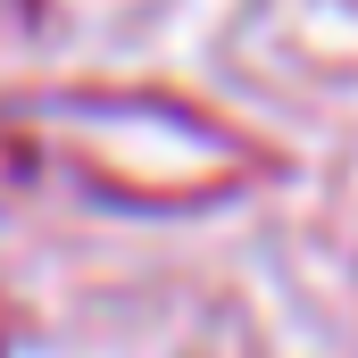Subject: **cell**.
Returning a JSON list of instances; mask_svg holds the SVG:
<instances>
[{
    "label": "cell",
    "mask_w": 358,
    "mask_h": 358,
    "mask_svg": "<svg viewBox=\"0 0 358 358\" xmlns=\"http://www.w3.org/2000/svg\"><path fill=\"white\" fill-rule=\"evenodd\" d=\"M0 159L17 176H59L100 208L134 217H192L225 208L242 192L283 176L259 134L234 117L176 100V92H125V84H59V92H8L0 100Z\"/></svg>",
    "instance_id": "1"
}]
</instances>
